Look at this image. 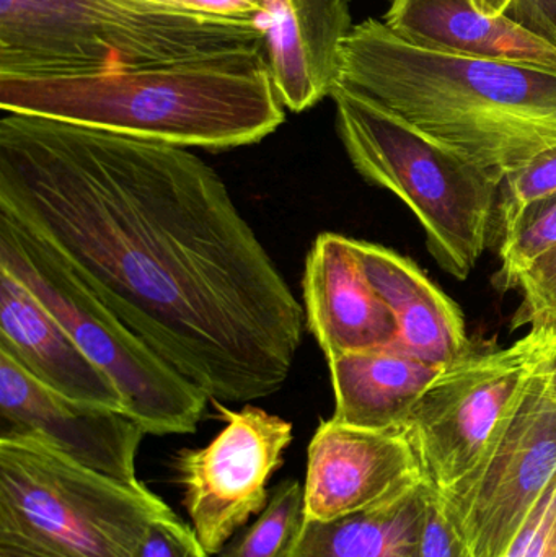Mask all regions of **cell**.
<instances>
[{
    "instance_id": "1",
    "label": "cell",
    "mask_w": 556,
    "mask_h": 557,
    "mask_svg": "<svg viewBox=\"0 0 556 557\" xmlns=\"http://www.w3.org/2000/svg\"><path fill=\"white\" fill-rule=\"evenodd\" d=\"M0 212L209 401L267 398L289 379L306 310L185 147L3 113Z\"/></svg>"
},
{
    "instance_id": "2",
    "label": "cell",
    "mask_w": 556,
    "mask_h": 557,
    "mask_svg": "<svg viewBox=\"0 0 556 557\" xmlns=\"http://www.w3.org/2000/svg\"><path fill=\"white\" fill-rule=\"evenodd\" d=\"M338 84L503 180L556 144V72L417 48L384 22L353 26Z\"/></svg>"
},
{
    "instance_id": "3",
    "label": "cell",
    "mask_w": 556,
    "mask_h": 557,
    "mask_svg": "<svg viewBox=\"0 0 556 557\" xmlns=\"http://www.w3.org/2000/svg\"><path fill=\"white\" fill-rule=\"evenodd\" d=\"M0 108L3 113L209 150L260 143L286 120L267 51L85 77L0 75Z\"/></svg>"
},
{
    "instance_id": "4",
    "label": "cell",
    "mask_w": 556,
    "mask_h": 557,
    "mask_svg": "<svg viewBox=\"0 0 556 557\" xmlns=\"http://www.w3.org/2000/svg\"><path fill=\"white\" fill-rule=\"evenodd\" d=\"M267 51L255 20L166 0H0V75L85 77Z\"/></svg>"
},
{
    "instance_id": "5",
    "label": "cell",
    "mask_w": 556,
    "mask_h": 557,
    "mask_svg": "<svg viewBox=\"0 0 556 557\" xmlns=\"http://www.w3.org/2000/svg\"><path fill=\"white\" fill-rule=\"evenodd\" d=\"M332 98L355 169L411 209L434 260L466 281L485 251L498 183L366 95L338 84Z\"/></svg>"
},
{
    "instance_id": "6",
    "label": "cell",
    "mask_w": 556,
    "mask_h": 557,
    "mask_svg": "<svg viewBox=\"0 0 556 557\" xmlns=\"http://www.w3.org/2000/svg\"><path fill=\"white\" fill-rule=\"evenodd\" d=\"M173 510L35 438H0V557H134Z\"/></svg>"
},
{
    "instance_id": "7",
    "label": "cell",
    "mask_w": 556,
    "mask_h": 557,
    "mask_svg": "<svg viewBox=\"0 0 556 557\" xmlns=\"http://www.w3.org/2000/svg\"><path fill=\"white\" fill-rule=\"evenodd\" d=\"M0 270L26 285L120 389L150 435L198 431L209 398L104 307L32 232L0 212Z\"/></svg>"
},
{
    "instance_id": "8",
    "label": "cell",
    "mask_w": 556,
    "mask_h": 557,
    "mask_svg": "<svg viewBox=\"0 0 556 557\" xmlns=\"http://www.w3.org/2000/svg\"><path fill=\"white\" fill-rule=\"evenodd\" d=\"M555 336L532 330L506 349L467 354L431 383L404 434L434 491H449L479 467Z\"/></svg>"
},
{
    "instance_id": "9",
    "label": "cell",
    "mask_w": 556,
    "mask_h": 557,
    "mask_svg": "<svg viewBox=\"0 0 556 557\" xmlns=\"http://www.w3.org/2000/svg\"><path fill=\"white\" fill-rule=\"evenodd\" d=\"M555 474L556 403L541 360L479 467L436 493L473 557H505Z\"/></svg>"
},
{
    "instance_id": "10",
    "label": "cell",
    "mask_w": 556,
    "mask_h": 557,
    "mask_svg": "<svg viewBox=\"0 0 556 557\" xmlns=\"http://www.w3.org/2000/svg\"><path fill=\"white\" fill-rule=\"evenodd\" d=\"M212 405L225 428L206 447L178 451L173 470L196 536L218 556L267 507L268 481L283 465L293 424L255 406L232 411L215 399Z\"/></svg>"
},
{
    "instance_id": "11",
    "label": "cell",
    "mask_w": 556,
    "mask_h": 557,
    "mask_svg": "<svg viewBox=\"0 0 556 557\" xmlns=\"http://www.w3.org/2000/svg\"><path fill=\"white\" fill-rule=\"evenodd\" d=\"M146 431L124 412L67 398L0 354V438H35L126 486H144L136 457Z\"/></svg>"
},
{
    "instance_id": "12",
    "label": "cell",
    "mask_w": 556,
    "mask_h": 557,
    "mask_svg": "<svg viewBox=\"0 0 556 557\" xmlns=\"http://www.w3.org/2000/svg\"><path fill=\"white\" fill-rule=\"evenodd\" d=\"M420 458L400 431L320 422L307 450L304 520L333 522L366 512L423 483Z\"/></svg>"
},
{
    "instance_id": "13",
    "label": "cell",
    "mask_w": 556,
    "mask_h": 557,
    "mask_svg": "<svg viewBox=\"0 0 556 557\" xmlns=\"http://www.w3.org/2000/svg\"><path fill=\"white\" fill-rule=\"evenodd\" d=\"M302 287L307 326L326 360L397 344V321L369 281L353 238L319 235L307 255Z\"/></svg>"
},
{
    "instance_id": "14",
    "label": "cell",
    "mask_w": 556,
    "mask_h": 557,
    "mask_svg": "<svg viewBox=\"0 0 556 557\" xmlns=\"http://www.w3.org/2000/svg\"><path fill=\"white\" fill-rule=\"evenodd\" d=\"M268 67L284 108L302 113L338 85L339 59L353 29L348 0H263Z\"/></svg>"
},
{
    "instance_id": "15",
    "label": "cell",
    "mask_w": 556,
    "mask_h": 557,
    "mask_svg": "<svg viewBox=\"0 0 556 557\" xmlns=\"http://www.w3.org/2000/svg\"><path fill=\"white\" fill-rule=\"evenodd\" d=\"M0 354L67 398L126 414L113 380L23 282L0 270Z\"/></svg>"
},
{
    "instance_id": "16",
    "label": "cell",
    "mask_w": 556,
    "mask_h": 557,
    "mask_svg": "<svg viewBox=\"0 0 556 557\" xmlns=\"http://www.w3.org/2000/svg\"><path fill=\"white\" fill-rule=\"evenodd\" d=\"M385 25L410 45L556 72V48L477 0H392Z\"/></svg>"
},
{
    "instance_id": "17",
    "label": "cell",
    "mask_w": 556,
    "mask_h": 557,
    "mask_svg": "<svg viewBox=\"0 0 556 557\" xmlns=\"http://www.w3.org/2000/svg\"><path fill=\"white\" fill-rule=\"evenodd\" d=\"M355 248L369 281L397 321L395 346L443 369L470 354L459 308L413 261L368 242L355 240Z\"/></svg>"
},
{
    "instance_id": "18",
    "label": "cell",
    "mask_w": 556,
    "mask_h": 557,
    "mask_svg": "<svg viewBox=\"0 0 556 557\" xmlns=\"http://www.w3.org/2000/svg\"><path fill=\"white\" fill-rule=\"evenodd\" d=\"M335 392L333 419L372 431H400L443 367L430 366L400 347L345 354L329 360Z\"/></svg>"
},
{
    "instance_id": "19",
    "label": "cell",
    "mask_w": 556,
    "mask_h": 557,
    "mask_svg": "<svg viewBox=\"0 0 556 557\" xmlns=\"http://www.w3.org/2000/svg\"><path fill=\"white\" fill-rule=\"evenodd\" d=\"M430 484L333 522H306L287 557H420Z\"/></svg>"
},
{
    "instance_id": "20",
    "label": "cell",
    "mask_w": 556,
    "mask_h": 557,
    "mask_svg": "<svg viewBox=\"0 0 556 557\" xmlns=\"http://www.w3.org/2000/svg\"><path fill=\"white\" fill-rule=\"evenodd\" d=\"M304 525V486L283 480L271 491L263 512L238 532L218 557H287Z\"/></svg>"
},
{
    "instance_id": "21",
    "label": "cell",
    "mask_w": 556,
    "mask_h": 557,
    "mask_svg": "<svg viewBox=\"0 0 556 557\" xmlns=\"http://www.w3.org/2000/svg\"><path fill=\"white\" fill-rule=\"evenodd\" d=\"M556 245V193L529 202L511 224L502 231L496 287L506 292L518 287L519 277L545 251Z\"/></svg>"
},
{
    "instance_id": "22",
    "label": "cell",
    "mask_w": 556,
    "mask_h": 557,
    "mask_svg": "<svg viewBox=\"0 0 556 557\" xmlns=\"http://www.w3.org/2000/svg\"><path fill=\"white\" fill-rule=\"evenodd\" d=\"M502 185L498 214L503 231L529 202L556 193V144L509 173Z\"/></svg>"
},
{
    "instance_id": "23",
    "label": "cell",
    "mask_w": 556,
    "mask_h": 557,
    "mask_svg": "<svg viewBox=\"0 0 556 557\" xmlns=\"http://www.w3.org/2000/svg\"><path fill=\"white\" fill-rule=\"evenodd\" d=\"M524 300L512 326L556 331V245L532 261L518 281Z\"/></svg>"
},
{
    "instance_id": "24",
    "label": "cell",
    "mask_w": 556,
    "mask_h": 557,
    "mask_svg": "<svg viewBox=\"0 0 556 557\" xmlns=\"http://www.w3.org/2000/svg\"><path fill=\"white\" fill-rule=\"evenodd\" d=\"M420 557H473L443 497L430 486Z\"/></svg>"
},
{
    "instance_id": "25",
    "label": "cell",
    "mask_w": 556,
    "mask_h": 557,
    "mask_svg": "<svg viewBox=\"0 0 556 557\" xmlns=\"http://www.w3.org/2000/svg\"><path fill=\"white\" fill-rule=\"evenodd\" d=\"M134 557H211L195 530L175 516L159 517L150 523Z\"/></svg>"
},
{
    "instance_id": "26",
    "label": "cell",
    "mask_w": 556,
    "mask_h": 557,
    "mask_svg": "<svg viewBox=\"0 0 556 557\" xmlns=\"http://www.w3.org/2000/svg\"><path fill=\"white\" fill-rule=\"evenodd\" d=\"M505 557H556V474Z\"/></svg>"
},
{
    "instance_id": "27",
    "label": "cell",
    "mask_w": 556,
    "mask_h": 557,
    "mask_svg": "<svg viewBox=\"0 0 556 557\" xmlns=\"http://www.w3.org/2000/svg\"><path fill=\"white\" fill-rule=\"evenodd\" d=\"M502 15L556 48V0H511Z\"/></svg>"
},
{
    "instance_id": "28",
    "label": "cell",
    "mask_w": 556,
    "mask_h": 557,
    "mask_svg": "<svg viewBox=\"0 0 556 557\" xmlns=\"http://www.w3.org/2000/svg\"><path fill=\"white\" fill-rule=\"evenodd\" d=\"M542 363H544L545 372H547L548 389H551L552 398L556 403V336L548 346L547 352L544 354Z\"/></svg>"
},
{
    "instance_id": "29",
    "label": "cell",
    "mask_w": 556,
    "mask_h": 557,
    "mask_svg": "<svg viewBox=\"0 0 556 557\" xmlns=\"http://www.w3.org/2000/svg\"><path fill=\"white\" fill-rule=\"evenodd\" d=\"M483 10L490 13H503V10L511 3V0H477Z\"/></svg>"
},
{
    "instance_id": "30",
    "label": "cell",
    "mask_w": 556,
    "mask_h": 557,
    "mask_svg": "<svg viewBox=\"0 0 556 557\" xmlns=\"http://www.w3.org/2000/svg\"><path fill=\"white\" fill-rule=\"evenodd\" d=\"M348 2H349V0H348Z\"/></svg>"
}]
</instances>
